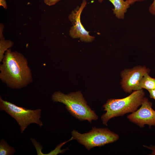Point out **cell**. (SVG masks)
<instances>
[{"instance_id": "52a82bcc", "label": "cell", "mask_w": 155, "mask_h": 155, "mask_svg": "<svg viewBox=\"0 0 155 155\" xmlns=\"http://www.w3.org/2000/svg\"><path fill=\"white\" fill-rule=\"evenodd\" d=\"M152 104L145 97L140 107L128 115L127 118L140 127L148 125L150 127L155 126V111L152 108Z\"/></svg>"}, {"instance_id": "30bf717a", "label": "cell", "mask_w": 155, "mask_h": 155, "mask_svg": "<svg viewBox=\"0 0 155 155\" xmlns=\"http://www.w3.org/2000/svg\"><path fill=\"white\" fill-rule=\"evenodd\" d=\"M4 25L0 24V62H2L5 52L13 45V42L10 40H6L4 38L3 32Z\"/></svg>"}, {"instance_id": "8992f818", "label": "cell", "mask_w": 155, "mask_h": 155, "mask_svg": "<svg viewBox=\"0 0 155 155\" xmlns=\"http://www.w3.org/2000/svg\"><path fill=\"white\" fill-rule=\"evenodd\" d=\"M150 69L145 66L138 65L131 68L125 69L120 73V84L122 89L126 93L142 89L139 83L144 75L150 72Z\"/></svg>"}, {"instance_id": "2e32d148", "label": "cell", "mask_w": 155, "mask_h": 155, "mask_svg": "<svg viewBox=\"0 0 155 155\" xmlns=\"http://www.w3.org/2000/svg\"><path fill=\"white\" fill-rule=\"evenodd\" d=\"M149 93L150 97L155 100V89L148 90Z\"/></svg>"}, {"instance_id": "9c48e42d", "label": "cell", "mask_w": 155, "mask_h": 155, "mask_svg": "<svg viewBox=\"0 0 155 155\" xmlns=\"http://www.w3.org/2000/svg\"><path fill=\"white\" fill-rule=\"evenodd\" d=\"M101 3L104 0H97ZM113 4L114 8L112 9L113 13L119 19H123L125 13L130 7V5L124 0H108Z\"/></svg>"}, {"instance_id": "8fae6325", "label": "cell", "mask_w": 155, "mask_h": 155, "mask_svg": "<svg viewBox=\"0 0 155 155\" xmlns=\"http://www.w3.org/2000/svg\"><path fill=\"white\" fill-rule=\"evenodd\" d=\"M139 85L141 89H145L148 90L155 89V78L151 77L149 73H146L140 80Z\"/></svg>"}, {"instance_id": "277c9868", "label": "cell", "mask_w": 155, "mask_h": 155, "mask_svg": "<svg viewBox=\"0 0 155 155\" xmlns=\"http://www.w3.org/2000/svg\"><path fill=\"white\" fill-rule=\"evenodd\" d=\"M0 110L5 111L16 120L20 127L21 133L31 123H36L40 127L43 125L40 119L42 111L40 109L32 110L19 106L4 100L0 96Z\"/></svg>"}, {"instance_id": "5b68a950", "label": "cell", "mask_w": 155, "mask_h": 155, "mask_svg": "<svg viewBox=\"0 0 155 155\" xmlns=\"http://www.w3.org/2000/svg\"><path fill=\"white\" fill-rule=\"evenodd\" d=\"M71 134L80 144L84 145L88 150L95 147H100L115 142L119 138V136L108 128L92 127L89 132L83 134L73 130Z\"/></svg>"}, {"instance_id": "9a60e30c", "label": "cell", "mask_w": 155, "mask_h": 155, "mask_svg": "<svg viewBox=\"0 0 155 155\" xmlns=\"http://www.w3.org/2000/svg\"><path fill=\"white\" fill-rule=\"evenodd\" d=\"M143 146L144 147L147 148L148 149L152 150V152L150 155H155V146H154L152 145H151L149 146L146 145H143Z\"/></svg>"}, {"instance_id": "7a4b0ae2", "label": "cell", "mask_w": 155, "mask_h": 155, "mask_svg": "<svg viewBox=\"0 0 155 155\" xmlns=\"http://www.w3.org/2000/svg\"><path fill=\"white\" fill-rule=\"evenodd\" d=\"M145 96L143 89L133 91L129 95L121 99H108L103 105L106 113L101 117L103 124L107 126L111 119L133 113L141 106Z\"/></svg>"}, {"instance_id": "5bb4252c", "label": "cell", "mask_w": 155, "mask_h": 155, "mask_svg": "<svg viewBox=\"0 0 155 155\" xmlns=\"http://www.w3.org/2000/svg\"><path fill=\"white\" fill-rule=\"evenodd\" d=\"M61 0H43L44 3L47 5L52 6L55 5Z\"/></svg>"}, {"instance_id": "ba28073f", "label": "cell", "mask_w": 155, "mask_h": 155, "mask_svg": "<svg viewBox=\"0 0 155 155\" xmlns=\"http://www.w3.org/2000/svg\"><path fill=\"white\" fill-rule=\"evenodd\" d=\"M86 4V0H83L80 6L72 11L68 18L73 25L69 31L70 36L73 38H80L82 41L88 42L93 41L95 37L89 35V32L86 30L81 22V15Z\"/></svg>"}, {"instance_id": "ac0fdd59", "label": "cell", "mask_w": 155, "mask_h": 155, "mask_svg": "<svg viewBox=\"0 0 155 155\" xmlns=\"http://www.w3.org/2000/svg\"><path fill=\"white\" fill-rule=\"evenodd\" d=\"M146 0H126L125 1L129 5L133 4L137 1H141Z\"/></svg>"}, {"instance_id": "e0dca14e", "label": "cell", "mask_w": 155, "mask_h": 155, "mask_svg": "<svg viewBox=\"0 0 155 155\" xmlns=\"http://www.w3.org/2000/svg\"><path fill=\"white\" fill-rule=\"evenodd\" d=\"M0 6L3 7L5 9H7V7L6 1L5 0H0Z\"/></svg>"}, {"instance_id": "6da1fadb", "label": "cell", "mask_w": 155, "mask_h": 155, "mask_svg": "<svg viewBox=\"0 0 155 155\" xmlns=\"http://www.w3.org/2000/svg\"><path fill=\"white\" fill-rule=\"evenodd\" d=\"M0 65V78L11 88L24 87L32 81L26 58L21 53L10 49L5 52Z\"/></svg>"}, {"instance_id": "7c38bea8", "label": "cell", "mask_w": 155, "mask_h": 155, "mask_svg": "<svg viewBox=\"0 0 155 155\" xmlns=\"http://www.w3.org/2000/svg\"><path fill=\"white\" fill-rule=\"evenodd\" d=\"M16 152L14 148L10 146L4 139L0 142V155H13Z\"/></svg>"}, {"instance_id": "4fadbf2b", "label": "cell", "mask_w": 155, "mask_h": 155, "mask_svg": "<svg viewBox=\"0 0 155 155\" xmlns=\"http://www.w3.org/2000/svg\"><path fill=\"white\" fill-rule=\"evenodd\" d=\"M149 11L152 14L155 16V0H154L150 5L149 8Z\"/></svg>"}, {"instance_id": "3957f363", "label": "cell", "mask_w": 155, "mask_h": 155, "mask_svg": "<svg viewBox=\"0 0 155 155\" xmlns=\"http://www.w3.org/2000/svg\"><path fill=\"white\" fill-rule=\"evenodd\" d=\"M52 99L54 102L64 104L69 113L80 121L87 120L91 123L92 120H96L98 119V116L94 111L87 105L80 91L71 92L67 94L60 91L56 92L52 95Z\"/></svg>"}]
</instances>
